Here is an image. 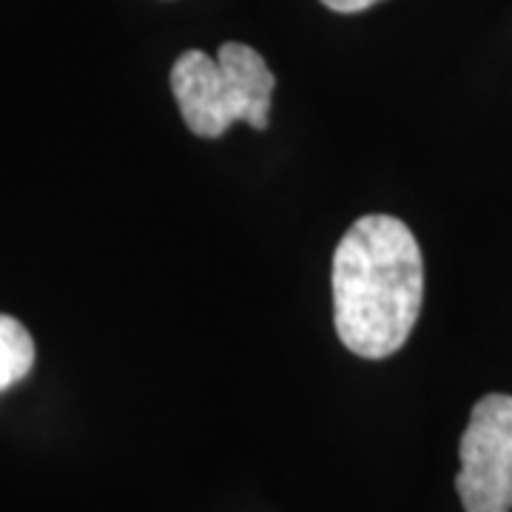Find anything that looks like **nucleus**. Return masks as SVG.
Masks as SVG:
<instances>
[{
	"instance_id": "7ed1b4c3",
	"label": "nucleus",
	"mask_w": 512,
	"mask_h": 512,
	"mask_svg": "<svg viewBox=\"0 0 512 512\" xmlns=\"http://www.w3.org/2000/svg\"><path fill=\"white\" fill-rule=\"evenodd\" d=\"M456 487L467 512L512 510V396L478 399L461 436Z\"/></svg>"
},
{
	"instance_id": "39448f33",
	"label": "nucleus",
	"mask_w": 512,
	"mask_h": 512,
	"mask_svg": "<svg viewBox=\"0 0 512 512\" xmlns=\"http://www.w3.org/2000/svg\"><path fill=\"white\" fill-rule=\"evenodd\" d=\"M328 9L333 12H342V15H353V12H365L370 6H376L379 0H322Z\"/></svg>"
},
{
	"instance_id": "f257e3e1",
	"label": "nucleus",
	"mask_w": 512,
	"mask_h": 512,
	"mask_svg": "<svg viewBox=\"0 0 512 512\" xmlns=\"http://www.w3.org/2000/svg\"><path fill=\"white\" fill-rule=\"evenodd\" d=\"M333 322L342 345L362 359L404 348L424 299V259L396 217H359L333 254Z\"/></svg>"
},
{
	"instance_id": "20e7f679",
	"label": "nucleus",
	"mask_w": 512,
	"mask_h": 512,
	"mask_svg": "<svg viewBox=\"0 0 512 512\" xmlns=\"http://www.w3.org/2000/svg\"><path fill=\"white\" fill-rule=\"evenodd\" d=\"M35 367V339L15 316L0 313V393L20 384Z\"/></svg>"
},
{
	"instance_id": "f03ea898",
	"label": "nucleus",
	"mask_w": 512,
	"mask_h": 512,
	"mask_svg": "<svg viewBox=\"0 0 512 512\" xmlns=\"http://www.w3.org/2000/svg\"><path fill=\"white\" fill-rule=\"evenodd\" d=\"M276 77L245 43H222L217 57L183 52L171 66V92L197 137H222L234 123L268 128Z\"/></svg>"
}]
</instances>
